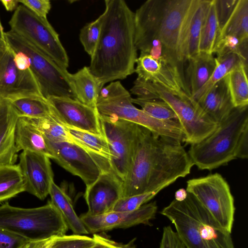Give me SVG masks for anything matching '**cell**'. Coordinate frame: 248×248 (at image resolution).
I'll list each match as a JSON object with an SVG mask.
<instances>
[{"mask_svg":"<svg viewBox=\"0 0 248 248\" xmlns=\"http://www.w3.org/2000/svg\"><path fill=\"white\" fill-rule=\"evenodd\" d=\"M197 0H148L135 13V43L140 53L183 74L188 28Z\"/></svg>","mask_w":248,"mask_h":248,"instance_id":"obj_1","label":"cell"},{"mask_svg":"<svg viewBox=\"0 0 248 248\" xmlns=\"http://www.w3.org/2000/svg\"><path fill=\"white\" fill-rule=\"evenodd\" d=\"M193 165L180 141L157 136L139 125L131 163L122 182L121 198L161 191L188 175Z\"/></svg>","mask_w":248,"mask_h":248,"instance_id":"obj_2","label":"cell"},{"mask_svg":"<svg viewBox=\"0 0 248 248\" xmlns=\"http://www.w3.org/2000/svg\"><path fill=\"white\" fill-rule=\"evenodd\" d=\"M101 33L89 67L101 86L135 72V13L124 0H106Z\"/></svg>","mask_w":248,"mask_h":248,"instance_id":"obj_3","label":"cell"},{"mask_svg":"<svg viewBox=\"0 0 248 248\" xmlns=\"http://www.w3.org/2000/svg\"><path fill=\"white\" fill-rule=\"evenodd\" d=\"M187 153L194 165L213 170L237 158L248 157V107L235 108L215 130L190 145Z\"/></svg>","mask_w":248,"mask_h":248,"instance_id":"obj_4","label":"cell"},{"mask_svg":"<svg viewBox=\"0 0 248 248\" xmlns=\"http://www.w3.org/2000/svg\"><path fill=\"white\" fill-rule=\"evenodd\" d=\"M160 214L174 225L186 248H235L231 233L189 193L182 202L173 200Z\"/></svg>","mask_w":248,"mask_h":248,"instance_id":"obj_5","label":"cell"},{"mask_svg":"<svg viewBox=\"0 0 248 248\" xmlns=\"http://www.w3.org/2000/svg\"><path fill=\"white\" fill-rule=\"evenodd\" d=\"M132 98L120 81H112L100 90L96 108L100 116L127 121L148 129L157 136L185 142L186 136L178 121L156 119L136 108Z\"/></svg>","mask_w":248,"mask_h":248,"instance_id":"obj_6","label":"cell"},{"mask_svg":"<svg viewBox=\"0 0 248 248\" xmlns=\"http://www.w3.org/2000/svg\"><path fill=\"white\" fill-rule=\"evenodd\" d=\"M132 92L141 99H159L166 102L176 114L186 136L185 144L202 140L217 126L218 124L206 114L191 99L180 97L163 87L140 78L134 82Z\"/></svg>","mask_w":248,"mask_h":248,"instance_id":"obj_7","label":"cell"},{"mask_svg":"<svg viewBox=\"0 0 248 248\" xmlns=\"http://www.w3.org/2000/svg\"><path fill=\"white\" fill-rule=\"evenodd\" d=\"M0 228L30 241L62 236L68 230L61 214L50 201L45 205L32 208L14 207L8 203L1 205Z\"/></svg>","mask_w":248,"mask_h":248,"instance_id":"obj_8","label":"cell"},{"mask_svg":"<svg viewBox=\"0 0 248 248\" xmlns=\"http://www.w3.org/2000/svg\"><path fill=\"white\" fill-rule=\"evenodd\" d=\"M4 35L5 41L14 51L22 52L28 58L30 70L43 97H65L76 99L70 83V73L67 69L59 65L13 31L4 32Z\"/></svg>","mask_w":248,"mask_h":248,"instance_id":"obj_9","label":"cell"},{"mask_svg":"<svg viewBox=\"0 0 248 248\" xmlns=\"http://www.w3.org/2000/svg\"><path fill=\"white\" fill-rule=\"evenodd\" d=\"M9 24L11 31L32 44L61 66L67 69L69 58L59 34L48 21L23 4L18 6Z\"/></svg>","mask_w":248,"mask_h":248,"instance_id":"obj_10","label":"cell"},{"mask_svg":"<svg viewBox=\"0 0 248 248\" xmlns=\"http://www.w3.org/2000/svg\"><path fill=\"white\" fill-rule=\"evenodd\" d=\"M186 190L208 211L223 229L232 232L235 213L234 201L226 180L218 173L193 178Z\"/></svg>","mask_w":248,"mask_h":248,"instance_id":"obj_11","label":"cell"},{"mask_svg":"<svg viewBox=\"0 0 248 248\" xmlns=\"http://www.w3.org/2000/svg\"><path fill=\"white\" fill-rule=\"evenodd\" d=\"M99 117L111 155L110 170L123 182L131 163L139 125L124 120Z\"/></svg>","mask_w":248,"mask_h":248,"instance_id":"obj_12","label":"cell"},{"mask_svg":"<svg viewBox=\"0 0 248 248\" xmlns=\"http://www.w3.org/2000/svg\"><path fill=\"white\" fill-rule=\"evenodd\" d=\"M30 94L42 96L30 69L17 64L14 51L4 38L0 42V97L11 99Z\"/></svg>","mask_w":248,"mask_h":248,"instance_id":"obj_13","label":"cell"},{"mask_svg":"<svg viewBox=\"0 0 248 248\" xmlns=\"http://www.w3.org/2000/svg\"><path fill=\"white\" fill-rule=\"evenodd\" d=\"M46 141L55 160L72 174L81 178L86 186L94 182L102 171L96 162L87 152L72 142Z\"/></svg>","mask_w":248,"mask_h":248,"instance_id":"obj_14","label":"cell"},{"mask_svg":"<svg viewBox=\"0 0 248 248\" xmlns=\"http://www.w3.org/2000/svg\"><path fill=\"white\" fill-rule=\"evenodd\" d=\"M46 99L53 114L64 125L104 136L96 108L69 97L50 96Z\"/></svg>","mask_w":248,"mask_h":248,"instance_id":"obj_15","label":"cell"},{"mask_svg":"<svg viewBox=\"0 0 248 248\" xmlns=\"http://www.w3.org/2000/svg\"><path fill=\"white\" fill-rule=\"evenodd\" d=\"M136 64L138 78L158 84L180 97L191 98L184 75L178 68L143 53H140Z\"/></svg>","mask_w":248,"mask_h":248,"instance_id":"obj_16","label":"cell"},{"mask_svg":"<svg viewBox=\"0 0 248 248\" xmlns=\"http://www.w3.org/2000/svg\"><path fill=\"white\" fill-rule=\"evenodd\" d=\"M157 210L156 202L145 203L138 209L129 212H110L92 216L87 213L79 217L89 233H97L113 229L127 228L139 224L151 225Z\"/></svg>","mask_w":248,"mask_h":248,"instance_id":"obj_17","label":"cell"},{"mask_svg":"<svg viewBox=\"0 0 248 248\" xmlns=\"http://www.w3.org/2000/svg\"><path fill=\"white\" fill-rule=\"evenodd\" d=\"M50 158L43 154L23 151L18 164L22 175L25 191L44 200L53 181Z\"/></svg>","mask_w":248,"mask_h":248,"instance_id":"obj_18","label":"cell"},{"mask_svg":"<svg viewBox=\"0 0 248 248\" xmlns=\"http://www.w3.org/2000/svg\"><path fill=\"white\" fill-rule=\"evenodd\" d=\"M122 182L112 171L102 172L97 179L86 186L84 197L92 216L104 214L112 208L122 197Z\"/></svg>","mask_w":248,"mask_h":248,"instance_id":"obj_19","label":"cell"},{"mask_svg":"<svg viewBox=\"0 0 248 248\" xmlns=\"http://www.w3.org/2000/svg\"><path fill=\"white\" fill-rule=\"evenodd\" d=\"M18 117L9 100L0 97V165H14L17 160L15 130Z\"/></svg>","mask_w":248,"mask_h":248,"instance_id":"obj_20","label":"cell"},{"mask_svg":"<svg viewBox=\"0 0 248 248\" xmlns=\"http://www.w3.org/2000/svg\"><path fill=\"white\" fill-rule=\"evenodd\" d=\"M197 104L206 114L218 124L226 119L235 108L225 78L215 84Z\"/></svg>","mask_w":248,"mask_h":248,"instance_id":"obj_21","label":"cell"},{"mask_svg":"<svg viewBox=\"0 0 248 248\" xmlns=\"http://www.w3.org/2000/svg\"><path fill=\"white\" fill-rule=\"evenodd\" d=\"M66 127L73 142L90 154L102 172L111 170L109 161L111 155L108 141L104 136L95 135L71 127Z\"/></svg>","mask_w":248,"mask_h":248,"instance_id":"obj_22","label":"cell"},{"mask_svg":"<svg viewBox=\"0 0 248 248\" xmlns=\"http://www.w3.org/2000/svg\"><path fill=\"white\" fill-rule=\"evenodd\" d=\"M15 142L17 152L29 151L53 159V155L43 134L24 117H18L16 126Z\"/></svg>","mask_w":248,"mask_h":248,"instance_id":"obj_23","label":"cell"},{"mask_svg":"<svg viewBox=\"0 0 248 248\" xmlns=\"http://www.w3.org/2000/svg\"><path fill=\"white\" fill-rule=\"evenodd\" d=\"M213 54L200 52L187 60L186 71V86L191 97L208 80L216 67Z\"/></svg>","mask_w":248,"mask_h":248,"instance_id":"obj_24","label":"cell"},{"mask_svg":"<svg viewBox=\"0 0 248 248\" xmlns=\"http://www.w3.org/2000/svg\"><path fill=\"white\" fill-rule=\"evenodd\" d=\"M70 80L76 99L96 108L97 98L103 87L92 74L89 67L84 66L75 73H70Z\"/></svg>","mask_w":248,"mask_h":248,"instance_id":"obj_25","label":"cell"},{"mask_svg":"<svg viewBox=\"0 0 248 248\" xmlns=\"http://www.w3.org/2000/svg\"><path fill=\"white\" fill-rule=\"evenodd\" d=\"M49 194L51 198L50 201L61 214L68 229L75 234H88L83 223L74 209L72 200L54 182L51 185Z\"/></svg>","mask_w":248,"mask_h":248,"instance_id":"obj_26","label":"cell"},{"mask_svg":"<svg viewBox=\"0 0 248 248\" xmlns=\"http://www.w3.org/2000/svg\"><path fill=\"white\" fill-rule=\"evenodd\" d=\"M228 35L235 36L242 42L248 41V0H237L232 12L219 30L216 41Z\"/></svg>","mask_w":248,"mask_h":248,"instance_id":"obj_27","label":"cell"},{"mask_svg":"<svg viewBox=\"0 0 248 248\" xmlns=\"http://www.w3.org/2000/svg\"><path fill=\"white\" fill-rule=\"evenodd\" d=\"M8 100L19 117L39 118L52 113L48 100L42 95L30 94Z\"/></svg>","mask_w":248,"mask_h":248,"instance_id":"obj_28","label":"cell"},{"mask_svg":"<svg viewBox=\"0 0 248 248\" xmlns=\"http://www.w3.org/2000/svg\"><path fill=\"white\" fill-rule=\"evenodd\" d=\"M248 65L241 62L225 77L226 85L234 108L248 105Z\"/></svg>","mask_w":248,"mask_h":248,"instance_id":"obj_29","label":"cell"},{"mask_svg":"<svg viewBox=\"0 0 248 248\" xmlns=\"http://www.w3.org/2000/svg\"><path fill=\"white\" fill-rule=\"evenodd\" d=\"M210 0H197L190 18L187 32L186 61L200 53L201 30Z\"/></svg>","mask_w":248,"mask_h":248,"instance_id":"obj_30","label":"cell"},{"mask_svg":"<svg viewBox=\"0 0 248 248\" xmlns=\"http://www.w3.org/2000/svg\"><path fill=\"white\" fill-rule=\"evenodd\" d=\"M216 67L211 77L206 83L191 98L198 103L217 82L224 78L228 73L241 62L248 65L247 61L236 53H232L226 56L217 57Z\"/></svg>","mask_w":248,"mask_h":248,"instance_id":"obj_31","label":"cell"},{"mask_svg":"<svg viewBox=\"0 0 248 248\" xmlns=\"http://www.w3.org/2000/svg\"><path fill=\"white\" fill-rule=\"evenodd\" d=\"M25 191L18 165H0V202Z\"/></svg>","mask_w":248,"mask_h":248,"instance_id":"obj_32","label":"cell"},{"mask_svg":"<svg viewBox=\"0 0 248 248\" xmlns=\"http://www.w3.org/2000/svg\"><path fill=\"white\" fill-rule=\"evenodd\" d=\"M219 30L216 0H210L201 32L199 44L200 52L213 54V50Z\"/></svg>","mask_w":248,"mask_h":248,"instance_id":"obj_33","label":"cell"},{"mask_svg":"<svg viewBox=\"0 0 248 248\" xmlns=\"http://www.w3.org/2000/svg\"><path fill=\"white\" fill-rule=\"evenodd\" d=\"M33 124L48 140L53 142H72L66 127L52 113L39 118H26Z\"/></svg>","mask_w":248,"mask_h":248,"instance_id":"obj_34","label":"cell"},{"mask_svg":"<svg viewBox=\"0 0 248 248\" xmlns=\"http://www.w3.org/2000/svg\"><path fill=\"white\" fill-rule=\"evenodd\" d=\"M133 104L139 105L141 109L152 117L161 121H178L177 117L165 101L159 99L132 98Z\"/></svg>","mask_w":248,"mask_h":248,"instance_id":"obj_35","label":"cell"},{"mask_svg":"<svg viewBox=\"0 0 248 248\" xmlns=\"http://www.w3.org/2000/svg\"><path fill=\"white\" fill-rule=\"evenodd\" d=\"M213 53L217 54V57L236 53L248 61V41L242 42L234 36H224L216 41L213 50Z\"/></svg>","mask_w":248,"mask_h":248,"instance_id":"obj_36","label":"cell"},{"mask_svg":"<svg viewBox=\"0 0 248 248\" xmlns=\"http://www.w3.org/2000/svg\"><path fill=\"white\" fill-rule=\"evenodd\" d=\"M103 16L102 14L95 20L87 23L80 31L79 40L85 51L91 56L99 39Z\"/></svg>","mask_w":248,"mask_h":248,"instance_id":"obj_37","label":"cell"},{"mask_svg":"<svg viewBox=\"0 0 248 248\" xmlns=\"http://www.w3.org/2000/svg\"><path fill=\"white\" fill-rule=\"evenodd\" d=\"M160 190L150 191L129 197L121 198L111 212H129L136 210L153 199Z\"/></svg>","mask_w":248,"mask_h":248,"instance_id":"obj_38","label":"cell"},{"mask_svg":"<svg viewBox=\"0 0 248 248\" xmlns=\"http://www.w3.org/2000/svg\"><path fill=\"white\" fill-rule=\"evenodd\" d=\"M93 237L79 234L64 235L55 237L51 248H90L96 243Z\"/></svg>","mask_w":248,"mask_h":248,"instance_id":"obj_39","label":"cell"},{"mask_svg":"<svg viewBox=\"0 0 248 248\" xmlns=\"http://www.w3.org/2000/svg\"><path fill=\"white\" fill-rule=\"evenodd\" d=\"M29 241L23 236L0 228V248H20Z\"/></svg>","mask_w":248,"mask_h":248,"instance_id":"obj_40","label":"cell"},{"mask_svg":"<svg viewBox=\"0 0 248 248\" xmlns=\"http://www.w3.org/2000/svg\"><path fill=\"white\" fill-rule=\"evenodd\" d=\"M159 248H186L178 235L170 225L163 229Z\"/></svg>","mask_w":248,"mask_h":248,"instance_id":"obj_41","label":"cell"},{"mask_svg":"<svg viewBox=\"0 0 248 248\" xmlns=\"http://www.w3.org/2000/svg\"><path fill=\"white\" fill-rule=\"evenodd\" d=\"M18 2L37 16L45 18H47L46 16L51 7L49 0H21Z\"/></svg>","mask_w":248,"mask_h":248,"instance_id":"obj_42","label":"cell"},{"mask_svg":"<svg viewBox=\"0 0 248 248\" xmlns=\"http://www.w3.org/2000/svg\"><path fill=\"white\" fill-rule=\"evenodd\" d=\"M237 1V0H216L219 30L231 14Z\"/></svg>","mask_w":248,"mask_h":248,"instance_id":"obj_43","label":"cell"},{"mask_svg":"<svg viewBox=\"0 0 248 248\" xmlns=\"http://www.w3.org/2000/svg\"><path fill=\"white\" fill-rule=\"evenodd\" d=\"M96 238L95 244L90 248H127L130 242L127 244L118 243L102 234H93Z\"/></svg>","mask_w":248,"mask_h":248,"instance_id":"obj_44","label":"cell"},{"mask_svg":"<svg viewBox=\"0 0 248 248\" xmlns=\"http://www.w3.org/2000/svg\"><path fill=\"white\" fill-rule=\"evenodd\" d=\"M55 237L57 236L41 240L29 241L20 248H51Z\"/></svg>","mask_w":248,"mask_h":248,"instance_id":"obj_45","label":"cell"},{"mask_svg":"<svg viewBox=\"0 0 248 248\" xmlns=\"http://www.w3.org/2000/svg\"><path fill=\"white\" fill-rule=\"evenodd\" d=\"M0 2L4 5L6 10L13 11L16 10L18 7V0H1Z\"/></svg>","mask_w":248,"mask_h":248,"instance_id":"obj_46","label":"cell"},{"mask_svg":"<svg viewBox=\"0 0 248 248\" xmlns=\"http://www.w3.org/2000/svg\"><path fill=\"white\" fill-rule=\"evenodd\" d=\"M187 195V192L186 189L183 188H180L175 193L174 200L178 202H182L186 199Z\"/></svg>","mask_w":248,"mask_h":248,"instance_id":"obj_47","label":"cell"},{"mask_svg":"<svg viewBox=\"0 0 248 248\" xmlns=\"http://www.w3.org/2000/svg\"><path fill=\"white\" fill-rule=\"evenodd\" d=\"M4 31H3V29L2 26L1 21L0 20V42L1 40L4 38Z\"/></svg>","mask_w":248,"mask_h":248,"instance_id":"obj_48","label":"cell"},{"mask_svg":"<svg viewBox=\"0 0 248 248\" xmlns=\"http://www.w3.org/2000/svg\"><path fill=\"white\" fill-rule=\"evenodd\" d=\"M133 242H134V241L132 240L130 242V244L129 246L127 248H136L135 246H134V245Z\"/></svg>","mask_w":248,"mask_h":248,"instance_id":"obj_49","label":"cell"}]
</instances>
